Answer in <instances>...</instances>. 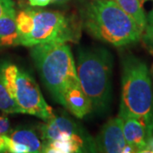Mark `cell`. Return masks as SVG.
Returning <instances> with one entry per match:
<instances>
[{
  "mask_svg": "<svg viewBox=\"0 0 153 153\" xmlns=\"http://www.w3.org/2000/svg\"><path fill=\"white\" fill-rule=\"evenodd\" d=\"M17 32L19 34V39L28 36L33 31L34 27V19H33V10H25L20 11L16 16Z\"/></svg>",
  "mask_w": 153,
  "mask_h": 153,
  "instance_id": "5bb4252c",
  "label": "cell"
},
{
  "mask_svg": "<svg viewBox=\"0 0 153 153\" xmlns=\"http://www.w3.org/2000/svg\"><path fill=\"white\" fill-rule=\"evenodd\" d=\"M126 13L138 23L140 27L144 30L146 23V16L143 10L140 0H113Z\"/></svg>",
  "mask_w": 153,
  "mask_h": 153,
  "instance_id": "4fadbf2b",
  "label": "cell"
},
{
  "mask_svg": "<svg viewBox=\"0 0 153 153\" xmlns=\"http://www.w3.org/2000/svg\"><path fill=\"white\" fill-rule=\"evenodd\" d=\"M151 76H152V88H153V66L152 67V70H151Z\"/></svg>",
  "mask_w": 153,
  "mask_h": 153,
  "instance_id": "cb8c5ba5",
  "label": "cell"
},
{
  "mask_svg": "<svg viewBox=\"0 0 153 153\" xmlns=\"http://www.w3.org/2000/svg\"><path fill=\"white\" fill-rule=\"evenodd\" d=\"M70 0H51V3H55V4H64Z\"/></svg>",
  "mask_w": 153,
  "mask_h": 153,
  "instance_id": "603a6c76",
  "label": "cell"
},
{
  "mask_svg": "<svg viewBox=\"0 0 153 153\" xmlns=\"http://www.w3.org/2000/svg\"><path fill=\"white\" fill-rule=\"evenodd\" d=\"M12 9H14L13 0H0V17Z\"/></svg>",
  "mask_w": 153,
  "mask_h": 153,
  "instance_id": "d6986e66",
  "label": "cell"
},
{
  "mask_svg": "<svg viewBox=\"0 0 153 153\" xmlns=\"http://www.w3.org/2000/svg\"><path fill=\"white\" fill-rule=\"evenodd\" d=\"M41 135L44 141L71 137L75 134H86L80 129L76 123L64 116H54L41 126Z\"/></svg>",
  "mask_w": 153,
  "mask_h": 153,
  "instance_id": "9c48e42d",
  "label": "cell"
},
{
  "mask_svg": "<svg viewBox=\"0 0 153 153\" xmlns=\"http://www.w3.org/2000/svg\"><path fill=\"white\" fill-rule=\"evenodd\" d=\"M5 140H6V151L13 153H29L30 150L29 148L22 145L20 143H17L14 141L10 136L5 135Z\"/></svg>",
  "mask_w": 153,
  "mask_h": 153,
  "instance_id": "ac0fdd59",
  "label": "cell"
},
{
  "mask_svg": "<svg viewBox=\"0 0 153 153\" xmlns=\"http://www.w3.org/2000/svg\"><path fill=\"white\" fill-rule=\"evenodd\" d=\"M31 56L45 87L57 103L64 105V94L78 84L76 64L66 43H46L31 47Z\"/></svg>",
  "mask_w": 153,
  "mask_h": 153,
  "instance_id": "3957f363",
  "label": "cell"
},
{
  "mask_svg": "<svg viewBox=\"0 0 153 153\" xmlns=\"http://www.w3.org/2000/svg\"><path fill=\"white\" fill-rule=\"evenodd\" d=\"M152 152H153V139H152Z\"/></svg>",
  "mask_w": 153,
  "mask_h": 153,
  "instance_id": "d4e9b609",
  "label": "cell"
},
{
  "mask_svg": "<svg viewBox=\"0 0 153 153\" xmlns=\"http://www.w3.org/2000/svg\"><path fill=\"white\" fill-rule=\"evenodd\" d=\"M18 72H19V68L13 64L4 65L0 69V76L12 97L15 92Z\"/></svg>",
  "mask_w": 153,
  "mask_h": 153,
  "instance_id": "2e32d148",
  "label": "cell"
},
{
  "mask_svg": "<svg viewBox=\"0 0 153 153\" xmlns=\"http://www.w3.org/2000/svg\"><path fill=\"white\" fill-rule=\"evenodd\" d=\"M10 128V122L5 117H0V135L5 134Z\"/></svg>",
  "mask_w": 153,
  "mask_h": 153,
  "instance_id": "ffe728a7",
  "label": "cell"
},
{
  "mask_svg": "<svg viewBox=\"0 0 153 153\" xmlns=\"http://www.w3.org/2000/svg\"><path fill=\"white\" fill-rule=\"evenodd\" d=\"M13 97L23 113L36 116L45 122L55 116L43 97L38 83L25 71L19 70Z\"/></svg>",
  "mask_w": 153,
  "mask_h": 153,
  "instance_id": "8992f818",
  "label": "cell"
},
{
  "mask_svg": "<svg viewBox=\"0 0 153 153\" xmlns=\"http://www.w3.org/2000/svg\"><path fill=\"white\" fill-rule=\"evenodd\" d=\"M122 96L119 117L137 118L153 131V88L146 62L133 55L122 61Z\"/></svg>",
  "mask_w": 153,
  "mask_h": 153,
  "instance_id": "7a4b0ae2",
  "label": "cell"
},
{
  "mask_svg": "<svg viewBox=\"0 0 153 153\" xmlns=\"http://www.w3.org/2000/svg\"><path fill=\"white\" fill-rule=\"evenodd\" d=\"M96 149L100 152H134L126 142L120 117L111 118L102 128L96 140Z\"/></svg>",
  "mask_w": 153,
  "mask_h": 153,
  "instance_id": "52a82bcc",
  "label": "cell"
},
{
  "mask_svg": "<svg viewBox=\"0 0 153 153\" xmlns=\"http://www.w3.org/2000/svg\"><path fill=\"white\" fill-rule=\"evenodd\" d=\"M10 137L14 141L27 146L30 152H43V143L40 141L36 133L31 129H17Z\"/></svg>",
  "mask_w": 153,
  "mask_h": 153,
  "instance_id": "7c38bea8",
  "label": "cell"
},
{
  "mask_svg": "<svg viewBox=\"0 0 153 153\" xmlns=\"http://www.w3.org/2000/svg\"><path fill=\"white\" fill-rule=\"evenodd\" d=\"M30 5L33 7H44L51 3V0H28Z\"/></svg>",
  "mask_w": 153,
  "mask_h": 153,
  "instance_id": "44dd1931",
  "label": "cell"
},
{
  "mask_svg": "<svg viewBox=\"0 0 153 153\" xmlns=\"http://www.w3.org/2000/svg\"><path fill=\"white\" fill-rule=\"evenodd\" d=\"M123 129L126 142L134 152H152L153 131L137 118L123 116Z\"/></svg>",
  "mask_w": 153,
  "mask_h": 153,
  "instance_id": "ba28073f",
  "label": "cell"
},
{
  "mask_svg": "<svg viewBox=\"0 0 153 153\" xmlns=\"http://www.w3.org/2000/svg\"><path fill=\"white\" fill-rule=\"evenodd\" d=\"M34 27L28 36L19 40L25 47L46 43H76L80 38V24L73 17L58 11L33 10Z\"/></svg>",
  "mask_w": 153,
  "mask_h": 153,
  "instance_id": "5b68a950",
  "label": "cell"
},
{
  "mask_svg": "<svg viewBox=\"0 0 153 153\" xmlns=\"http://www.w3.org/2000/svg\"><path fill=\"white\" fill-rule=\"evenodd\" d=\"M142 43L149 52L153 54V9L146 16V23L141 35Z\"/></svg>",
  "mask_w": 153,
  "mask_h": 153,
  "instance_id": "e0dca14e",
  "label": "cell"
},
{
  "mask_svg": "<svg viewBox=\"0 0 153 153\" xmlns=\"http://www.w3.org/2000/svg\"><path fill=\"white\" fill-rule=\"evenodd\" d=\"M71 114L82 118L92 111V104L80 83L72 85L64 94V105Z\"/></svg>",
  "mask_w": 153,
  "mask_h": 153,
  "instance_id": "30bf717a",
  "label": "cell"
},
{
  "mask_svg": "<svg viewBox=\"0 0 153 153\" xmlns=\"http://www.w3.org/2000/svg\"><path fill=\"white\" fill-rule=\"evenodd\" d=\"M6 151V140L5 134L0 135V152Z\"/></svg>",
  "mask_w": 153,
  "mask_h": 153,
  "instance_id": "7402d4cb",
  "label": "cell"
},
{
  "mask_svg": "<svg viewBox=\"0 0 153 153\" xmlns=\"http://www.w3.org/2000/svg\"><path fill=\"white\" fill-rule=\"evenodd\" d=\"M18 39L16 14L15 9H12L0 17V44L3 46L16 45Z\"/></svg>",
  "mask_w": 153,
  "mask_h": 153,
  "instance_id": "8fae6325",
  "label": "cell"
},
{
  "mask_svg": "<svg viewBox=\"0 0 153 153\" xmlns=\"http://www.w3.org/2000/svg\"><path fill=\"white\" fill-rule=\"evenodd\" d=\"M82 23L94 38L117 47L135 44L142 29L113 0H94L82 14Z\"/></svg>",
  "mask_w": 153,
  "mask_h": 153,
  "instance_id": "6da1fadb",
  "label": "cell"
},
{
  "mask_svg": "<svg viewBox=\"0 0 153 153\" xmlns=\"http://www.w3.org/2000/svg\"><path fill=\"white\" fill-rule=\"evenodd\" d=\"M0 111L4 113H23L21 107L18 105L15 99L11 96L10 92L0 76Z\"/></svg>",
  "mask_w": 153,
  "mask_h": 153,
  "instance_id": "9a60e30c",
  "label": "cell"
},
{
  "mask_svg": "<svg viewBox=\"0 0 153 153\" xmlns=\"http://www.w3.org/2000/svg\"><path fill=\"white\" fill-rule=\"evenodd\" d=\"M113 57L104 48L81 49L77 53L76 74L80 85L97 112L105 111L111 98Z\"/></svg>",
  "mask_w": 153,
  "mask_h": 153,
  "instance_id": "277c9868",
  "label": "cell"
}]
</instances>
